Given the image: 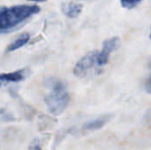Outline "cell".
I'll list each match as a JSON object with an SVG mask.
<instances>
[{
    "label": "cell",
    "instance_id": "cell-13",
    "mask_svg": "<svg viewBox=\"0 0 151 150\" xmlns=\"http://www.w3.org/2000/svg\"><path fill=\"white\" fill-rule=\"evenodd\" d=\"M28 1H35V2H45L47 0H28Z\"/></svg>",
    "mask_w": 151,
    "mask_h": 150
},
{
    "label": "cell",
    "instance_id": "cell-9",
    "mask_svg": "<svg viewBox=\"0 0 151 150\" xmlns=\"http://www.w3.org/2000/svg\"><path fill=\"white\" fill-rule=\"evenodd\" d=\"M142 0H120L121 5L126 9H133L137 6Z\"/></svg>",
    "mask_w": 151,
    "mask_h": 150
},
{
    "label": "cell",
    "instance_id": "cell-6",
    "mask_svg": "<svg viewBox=\"0 0 151 150\" xmlns=\"http://www.w3.org/2000/svg\"><path fill=\"white\" fill-rule=\"evenodd\" d=\"M113 118V115L111 114H106V115H104V116H101L94 120H91L88 123H86L83 126H82V129L85 131V132H95L96 130H99L101 129L102 127H104L108 122L111 121V119Z\"/></svg>",
    "mask_w": 151,
    "mask_h": 150
},
{
    "label": "cell",
    "instance_id": "cell-5",
    "mask_svg": "<svg viewBox=\"0 0 151 150\" xmlns=\"http://www.w3.org/2000/svg\"><path fill=\"white\" fill-rule=\"evenodd\" d=\"M29 74V69L24 68L9 73H1L0 74V87L12 83V82H20L26 80Z\"/></svg>",
    "mask_w": 151,
    "mask_h": 150
},
{
    "label": "cell",
    "instance_id": "cell-4",
    "mask_svg": "<svg viewBox=\"0 0 151 150\" xmlns=\"http://www.w3.org/2000/svg\"><path fill=\"white\" fill-rule=\"evenodd\" d=\"M120 46V39L117 36L110 38L105 40L103 42V49L99 52L98 51V56H97V61L98 65H105L109 62V57L110 55L116 50L119 49Z\"/></svg>",
    "mask_w": 151,
    "mask_h": 150
},
{
    "label": "cell",
    "instance_id": "cell-2",
    "mask_svg": "<svg viewBox=\"0 0 151 150\" xmlns=\"http://www.w3.org/2000/svg\"><path fill=\"white\" fill-rule=\"evenodd\" d=\"M47 86L49 93L44 97V103L52 115L58 116L66 110L70 102L66 86L62 80L55 78L48 80Z\"/></svg>",
    "mask_w": 151,
    "mask_h": 150
},
{
    "label": "cell",
    "instance_id": "cell-3",
    "mask_svg": "<svg viewBox=\"0 0 151 150\" xmlns=\"http://www.w3.org/2000/svg\"><path fill=\"white\" fill-rule=\"evenodd\" d=\"M98 51L94 50L87 53L83 56L76 64L73 68V73L76 77L84 78L89 75L93 70H96V66H100L97 61Z\"/></svg>",
    "mask_w": 151,
    "mask_h": 150
},
{
    "label": "cell",
    "instance_id": "cell-1",
    "mask_svg": "<svg viewBox=\"0 0 151 150\" xmlns=\"http://www.w3.org/2000/svg\"><path fill=\"white\" fill-rule=\"evenodd\" d=\"M40 11L41 8L35 4L0 6V33H8L15 29Z\"/></svg>",
    "mask_w": 151,
    "mask_h": 150
},
{
    "label": "cell",
    "instance_id": "cell-8",
    "mask_svg": "<svg viewBox=\"0 0 151 150\" xmlns=\"http://www.w3.org/2000/svg\"><path fill=\"white\" fill-rule=\"evenodd\" d=\"M29 34L28 33H23L22 34H20L14 42H12L7 48V51L11 52V51H14L21 47H23L24 45H26L27 43V42L29 41Z\"/></svg>",
    "mask_w": 151,
    "mask_h": 150
},
{
    "label": "cell",
    "instance_id": "cell-11",
    "mask_svg": "<svg viewBox=\"0 0 151 150\" xmlns=\"http://www.w3.org/2000/svg\"><path fill=\"white\" fill-rule=\"evenodd\" d=\"M150 67L151 68V59H150ZM145 88H146V91H147L148 93L151 94V75L150 76V78L148 79V80L146 81Z\"/></svg>",
    "mask_w": 151,
    "mask_h": 150
},
{
    "label": "cell",
    "instance_id": "cell-12",
    "mask_svg": "<svg viewBox=\"0 0 151 150\" xmlns=\"http://www.w3.org/2000/svg\"><path fill=\"white\" fill-rule=\"evenodd\" d=\"M29 150H41V149H40V147H39V144H38L37 142H35V143H33V144L31 145Z\"/></svg>",
    "mask_w": 151,
    "mask_h": 150
},
{
    "label": "cell",
    "instance_id": "cell-7",
    "mask_svg": "<svg viewBox=\"0 0 151 150\" xmlns=\"http://www.w3.org/2000/svg\"><path fill=\"white\" fill-rule=\"evenodd\" d=\"M83 5L78 3L74 2H68V3H63L61 4V11L68 18L74 19L77 18L81 11H82Z\"/></svg>",
    "mask_w": 151,
    "mask_h": 150
},
{
    "label": "cell",
    "instance_id": "cell-10",
    "mask_svg": "<svg viewBox=\"0 0 151 150\" xmlns=\"http://www.w3.org/2000/svg\"><path fill=\"white\" fill-rule=\"evenodd\" d=\"M0 119L3 120V121H12L14 118H13V117L11 114H9L7 112L6 110L0 108Z\"/></svg>",
    "mask_w": 151,
    "mask_h": 150
},
{
    "label": "cell",
    "instance_id": "cell-14",
    "mask_svg": "<svg viewBox=\"0 0 151 150\" xmlns=\"http://www.w3.org/2000/svg\"><path fill=\"white\" fill-rule=\"evenodd\" d=\"M150 39H151V31H150Z\"/></svg>",
    "mask_w": 151,
    "mask_h": 150
}]
</instances>
